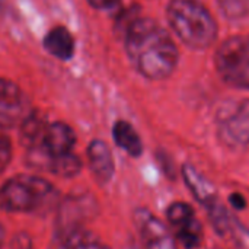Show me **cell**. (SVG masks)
<instances>
[{"label": "cell", "mask_w": 249, "mask_h": 249, "mask_svg": "<svg viewBox=\"0 0 249 249\" xmlns=\"http://www.w3.org/2000/svg\"><path fill=\"white\" fill-rule=\"evenodd\" d=\"M125 50L134 69L149 80L168 79L179 53L169 32L149 18H136L125 29Z\"/></svg>", "instance_id": "1"}, {"label": "cell", "mask_w": 249, "mask_h": 249, "mask_svg": "<svg viewBox=\"0 0 249 249\" xmlns=\"http://www.w3.org/2000/svg\"><path fill=\"white\" fill-rule=\"evenodd\" d=\"M3 238H4V231H3V226H1V223H0V247H1V244H3Z\"/></svg>", "instance_id": "23"}, {"label": "cell", "mask_w": 249, "mask_h": 249, "mask_svg": "<svg viewBox=\"0 0 249 249\" xmlns=\"http://www.w3.org/2000/svg\"><path fill=\"white\" fill-rule=\"evenodd\" d=\"M166 216H168V220L172 226L178 228L181 225H184L185 222L191 220L194 217V209L187 204V203H174L169 206L168 212H166Z\"/></svg>", "instance_id": "18"}, {"label": "cell", "mask_w": 249, "mask_h": 249, "mask_svg": "<svg viewBox=\"0 0 249 249\" xmlns=\"http://www.w3.org/2000/svg\"><path fill=\"white\" fill-rule=\"evenodd\" d=\"M177 239L185 249H197L201 247L204 239V232L201 223L193 217L184 225L177 228Z\"/></svg>", "instance_id": "15"}, {"label": "cell", "mask_w": 249, "mask_h": 249, "mask_svg": "<svg viewBox=\"0 0 249 249\" xmlns=\"http://www.w3.org/2000/svg\"><path fill=\"white\" fill-rule=\"evenodd\" d=\"M44 47L51 55L60 60H70L74 53L73 36L64 26L53 28L44 39Z\"/></svg>", "instance_id": "11"}, {"label": "cell", "mask_w": 249, "mask_h": 249, "mask_svg": "<svg viewBox=\"0 0 249 249\" xmlns=\"http://www.w3.org/2000/svg\"><path fill=\"white\" fill-rule=\"evenodd\" d=\"M166 18L171 29L188 48L206 50L217 39V22L198 0H171Z\"/></svg>", "instance_id": "2"}, {"label": "cell", "mask_w": 249, "mask_h": 249, "mask_svg": "<svg viewBox=\"0 0 249 249\" xmlns=\"http://www.w3.org/2000/svg\"><path fill=\"white\" fill-rule=\"evenodd\" d=\"M112 136L118 147L125 150L130 156L139 158L143 153V143L134 127L127 121H117L112 130Z\"/></svg>", "instance_id": "13"}, {"label": "cell", "mask_w": 249, "mask_h": 249, "mask_svg": "<svg viewBox=\"0 0 249 249\" xmlns=\"http://www.w3.org/2000/svg\"><path fill=\"white\" fill-rule=\"evenodd\" d=\"M229 233L233 238L235 247L238 249H249V229L245 228L239 220L233 217Z\"/></svg>", "instance_id": "19"}, {"label": "cell", "mask_w": 249, "mask_h": 249, "mask_svg": "<svg viewBox=\"0 0 249 249\" xmlns=\"http://www.w3.org/2000/svg\"><path fill=\"white\" fill-rule=\"evenodd\" d=\"M214 66L225 83L249 90V38L232 36L216 51Z\"/></svg>", "instance_id": "4"}, {"label": "cell", "mask_w": 249, "mask_h": 249, "mask_svg": "<svg viewBox=\"0 0 249 249\" xmlns=\"http://www.w3.org/2000/svg\"><path fill=\"white\" fill-rule=\"evenodd\" d=\"M207 209H209V219H210L213 229L219 235H228L231 231L232 222H233V217L229 214L228 209L223 204H220L219 201L213 203Z\"/></svg>", "instance_id": "16"}, {"label": "cell", "mask_w": 249, "mask_h": 249, "mask_svg": "<svg viewBox=\"0 0 249 249\" xmlns=\"http://www.w3.org/2000/svg\"><path fill=\"white\" fill-rule=\"evenodd\" d=\"M47 121L36 115V114H29L22 123H20V139L22 143L31 150L39 146L42 134L45 131Z\"/></svg>", "instance_id": "14"}, {"label": "cell", "mask_w": 249, "mask_h": 249, "mask_svg": "<svg viewBox=\"0 0 249 249\" xmlns=\"http://www.w3.org/2000/svg\"><path fill=\"white\" fill-rule=\"evenodd\" d=\"M12 159V146L7 137L0 134V174L7 168Z\"/></svg>", "instance_id": "20"}, {"label": "cell", "mask_w": 249, "mask_h": 249, "mask_svg": "<svg viewBox=\"0 0 249 249\" xmlns=\"http://www.w3.org/2000/svg\"><path fill=\"white\" fill-rule=\"evenodd\" d=\"M57 249H109L83 228L60 232Z\"/></svg>", "instance_id": "12"}, {"label": "cell", "mask_w": 249, "mask_h": 249, "mask_svg": "<svg viewBox=\"0 0 249 249\" xmlns=\"http://www.w3.org/2000/svg\"><path fill=\"white\" fill-rule=\"evenodd\" d=\"M217 6L229 19H242L249 15V0H217Z\"/></svg>", "instance_id": "17"}, {"label": "cell", "mask_w": 249, "mask_h": 249, "mask_svg": "<svg viewBox=\"0 0 249 249\" xmlns=\"http://www.w3.org/2000/svg\"><path fill=\"white\" fill-rule=\"evenodd\" d=\"M74 142H76V136L67 124L53 123V124H47L39 146L31 150H38L45 156L57 158L71 153Z\"/></svg>", "instance_id": "8"}, {"label": "cell", "mask_w": 249, "mask_h": 249, "mask_svg": "<svg viewBox=\"0 0 249 249\" xmlns=\"http://www.w3.org/2000/svg\"><path fill=\"white\" fill-rule=\"evenodd\" d=\"M217 136L232 149L249 146V99L236 101L217 114Z\"/></svg>", "instance_id": "5"}, {"label": "cell", "mask_w": 249, "mask_h": 249, "mask_svg": "<svg viewBox=\"0 0 249 249\" xmlns=\"http://www.w3.org/2000/svg\"><path fill=\"white\" fill-rule=\"evenodd\" d=\"M88 158L95 178L99 182H108L114 175V159L109 147L101 140H93L88 147Z\"/></svg>", "instance_id": "10"}, {"label": "cell", "mask_w": 249, "mask_h": 249, "mask_svg": "<svg viewBox=\"0 0 249 249\" xmlns=\"http://www.w3.org/2000/svg\"><path fill=\"white\" fill-rule=\"evenodd\" d=\"M55 191L45 179L18 175L0 188V209L4 212H35L51 201Z\"/></svg>", "instance_id": "3"}, {"label": "cell", "mask_w": 249, "mask_h": 249, "mask_svg": "<svg viewBox=\"0 0 249 249\" xmlns=\"http://www.w3.org/2000/svg\"><path fill=\"white\" fill-rule=\"evenodd\" d=\"M134 220L146 249H178L169 229L149 210L137 209Z\"/></svg>", "instance_id": "7"}, {"label": "cell", "mask_w": 249, "mask_h": 249, "mask_svg": "<svg viewBox=\"0 0 249 249\" xmlns=\"http://www.w3.org/2000/svg\"><path fill=\"white\" fill-rule=\"evenodd\" d=\"M182 177L188 190L191 191V194L196 197L198 203L209 207L217 201V191L214 185L203 174H200L196 166L185 163L182 166Z\"/></svg>", "instance_id": "9"}, {"label": "cell", "mask_w": 249, "mask_h": 249, "mask_svg": "<svg viewBox=\"0 0 249 249\" xmlns=\"http://www.w3.org/2000/svg\"><path fill=\"white\" fill-rule=\"evenodd\" d=\"M88 1L96 9H112L120 3V0H88Z\"/></svg>", "instance_id": "22"}, {"label": "cell", "mask_w": 249, "mask_h": 249, "mask_svg": "<svg viewBox=\"0 0 249 249\" xmlns=\"http://www.w3.org/2000/svg\"><path fill=\"white\" fill-rule=\"evenodd\" d=\"M229 203H231V206L235 210H244V209H247V200H245V197L241 193H233L229 197Z\"/></svg>", "instance_id": "21"}, {"label": "cell", "mask_w": 249, "mask_h": 249, "mask_svg": "<svg viewBox=\"0 0 249 249\" xmlns=\"http://www.w3.org/2000/svg\"><path fill=\"white\" fill-rule=\"evenodd\" d=\"M28 115V101L20 88L10 80L0 79V128H12Z\"/></svg>", "instance_id": "6"}]
</instances>
